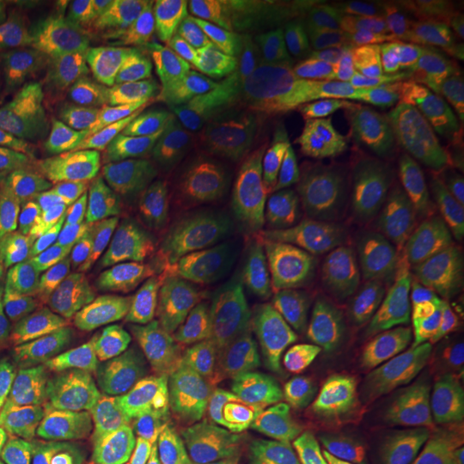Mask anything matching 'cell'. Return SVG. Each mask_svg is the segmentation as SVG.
<instances>
[{
  "instance_id": "obj_1",
  "label": "cell",
  "mask_w": 464,
  "mask_h": 464,
  "mask_svg": "<svg viewBox=\"0 0 464 464\" xmlns=\"http://www.w3.org/2000/svg\"><path fill=\"white\" fill-rule=\"evenodd\" d=\"M121 189L151 199L197 234L296 210H341L358 193L344 124L245 55L186 69L131 114Z\"/></svg>"
},
{
  "instance_id": "obj_2",
  "label": "cell",
  "mask_w": 464,
  "mask_h": 464,
  "mask_svg": "<svg viewBox=\"0 0 464 464\" xmlns=\"http://www.w3.org/2000/svg\"><path fill=\"white\" fill-rule=\"evenodd\" d=\"M199 234L128 189L0 210V258L17 358L42 372L83 354L107 320L189 266Z\"/></svg>"
},
{
  "instance_id": "obj_3",
  "label": "cell",
  "mask_w": 464,
  "mask_h": 464,
  "mask_svg": "<svg viewBox=\"0 0 464 464\" xmlns=\"http://www.w3.org/2000/svg\"><path fill=\"white\" fill-rule=\"evenodd\" d=\"M341 210H296L199 234L186 266L189 354L220 372L258 365L316 314L341 306L358 285Z\"/></svg>"
},
{
  "instance_id": "obj_4",
  "label": "cell",
  "mask_w": 464,
  "mask_h": 464,
  "mask_svg": "<svg viewBox=\"0 0 464 464\" xmlns=\"http://www.w3.org/2000/svg\"><path fill=\"white\" fill-rule=\"evenodd\" d=\"M176 358L159 327H114L32 413L0 430V464H186Z\"/></svg>"
},
{
  "instance_id": "obj_5",
  "label": "cell",
  "mask_w": 464,
  "mask_h": 464,
  "mask_svg": "<svg viewBox=\"0 0 464 464\" xmlns=\"http://www.w3.org/2000/svg\"><path fill=\"white\" fill-rule=\"evenodd\" d=\"M341 234L392 331L430 351L461 337L464 183L358 189L341 210Z\"/></svg>"
},
{
  "instance_id": "obj_6",
  "label": "cell",
  "mask_w": 464,
  "mask_h": 464,
  "mask_svg": "<svg viewBox=\"0 0 464 464\" xmlns=\"http://www.w3.org/2000/svg\"><path fill=\"white\" fill-rule=\"evenodd\" d=\"M121 121L100 69L80 52H49L0 97V210L121 189Z\"/></svg>"
},
{
  "instance_id": "obj_7",
  "label": "cell",
  "mask_w": 464,
  "mask_h": 464,
  "mask_svg": "<svg viewBox=\"0 0 464 464\" xmlns=\"http://www.w3.org/2000/svg\"><path fill=\"white\" fill-rule=\"evenodd\" d=\"M433 354L341 303L282 344L276 385L306 420L354 430L416 427L433 413Z\"/></svg>"
},
{
  "instance_id": "obj_8",
  "label": "cell",
  "mask_w": 464,
  "mask_h": 464,
  "mask_svg": "<svg viewBox=\"0 0 464 464\" xmlns=\"http://www.w3.org/2000/svg\"><path fill=\"white\" fill-rule=\"evenodd\" d=\"M268 72L324 111L341 100L372 97L379 66L368 0H299L282 7Z\"/></svg>"
},
{
  "instance_id": "obj_9",
  "label": "cell",
  "mask_w": 464,
  "mask_h": 464,
  "mask_svg": "<svg viewBox=\"0 0 464 464\" xmlns=\"http://www.w3.org/2000/svg\"><path fill=\"white\" fill-rule=\"evenodd\" d=\"M368 100L389 121L464 124V0H454L430 42L389 72Z\"/></svg>"
},
{
  "instance_id": "obj_10",
  "label": "cell",
  "mask_w": 464,
  "mask_h": 464,
  "mask_svg": "<svg viewBox=\"0 0 464 464\" xmlns=\"http://www.w3.org/2000/svg\"><path fill=\"white\" fill-rule=\"evenodd\" d=\"M399 430H354L299 413H266L251 423L237 464H392Z\"/></svg>"
},
{
  "instance_id": "obj_11",
  "label": "cell",
  "mask_w": 464,
  "mask_h": 464,
  "mask_svg": "<svg viewBox=\"0 0 464 464\" xmlns=\"http://www.w3.org/2000/svg\"><path fill=\"white\" fill-rule=\"evenodd\" d=\"M454 0H368V28L379 83L410 63L450 14Z\"/></svg>"
},
{
  "instance_id": "obj_12",
  "label": "cell",
  "mask_w": 464,
  "mask_h": 464,
  "mask_svg": "<svg viewBox=\"0 0 464 464\" xmlns=\"http://www.w3.org/2000/svg\"><path fill=\"white\" fill-rule=\"evenodd\" d=\"M392 464H464V423H416L399 433Z\"/></svg>"
},
{
  "instance_id": "obj_13",
  "label": "cell",
  "mask_w": 464,
  "mask_h": 464,
  "mask_svg": "<svg viewBox=\"0 0 464 464\" xmlns=\"http://www.w3.org/2000/svg\"><path fill=\"white\" fill-rule=\"evenodd\" d=\"M433 416L464 423V337L433 354Z\"/></svg>"
},
{
  "instance_id": "obj_14",
  "label": "cell",
  "mask_w": 464,
  "mask_h": 464,
  "mask_svg": "<svg viewBox=\"0 0 464 464\" xmlns=\"http://www.w3.org/2000/svg\"><path fill=\"white\" fill-rule=\"evenodd\" d=\"M24 76H28L24 24L11 4H0V97L11 93Z\"/></svg>"
},
{
  "instance_id": "obj_15",
  "label": "cell",
  "mask_w": 464,
  "mask_h": 464,
  "mask_svg": "<svg viewBox=\"0 0 464 464\" xmlns=\"http://www.w3.org/2000/svg\"><path fill=\"white\" fill-rule=\"evenodd\" d=\"M416 149H420V155H430V159H454V162H461L454 172L464 179V124L430 128L423 138H416Z\"/></svg>"
},
{
  "instance_id": "obj_16",
  "label": "cell",
  "mask_w": 464,
  "mask_h": 464,
  "mask_svg": "<svg viewBox=\"0 0 464 464\" xmlns=\"http://www.w3.org/2000/svg\"><path fill=\"white\" fill-rule=\"evenodd\" d=\"M4 382H7V324H4V303H0V399H4Z\"/></svg>"
},
{
  "instance_id": "obj_17",
  "label": "cell",
  "mask_w": 464,
  "mask_h": 464,
  "mask_svg": "<svg viewBox=\"0 0 464 464\" xmlns=\"http://www.w3.org/2000/svg\"><path fill=\"white\" fill-rule=\"evenodd\" d=\"M461 337H464V316H461Z\"/></svg>"
}]
</instances>
